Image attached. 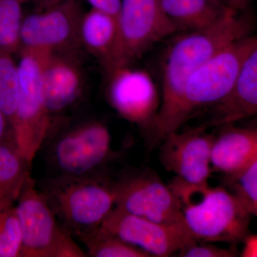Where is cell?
Masks as SVG:
<instances>
[{
    "mask_svg": "<svg viewBox=\"0 0 257 257\" xmlns=\"http://www.w3.org/2000/svg\"><path fill=\"white\" fill-rule=\"evenodd\" d=\"M184 221L197 241L236 245L250 234L251 214L234 193L222 187L196 185L176 177L169 184Z\"/></svg>",
    "mask_w": 257,
    "mask_h": 257,
    "instance_id": "obj_2",
    "label": "cell"
},
{
    "mask_svg": "<svg viewBox=\"0 0 257 257\" xmlns=\"http://www.w3.org/2000/svg\"><path fill=\"white\" fill-rule=\"evenodd\" d=\"M246 209L257 204V158L229 182Z\"/></svg>",
    "mask_w": 257,
    "mask_h": 257,
    "instance_id": "obj_24",
    "label": "cell"
},
{
    "mask_svg": "<svg viewBox=\"0 0 257 257\" xmlns=\"http://www.w3.org/2000/svg\"><path fill=\"white\" fill-rule=\"evenodd\" d=\"M83 15L76 0H64L50 9L23 19L20 50L57 53L80 42Z\"/></svg>",
    "mask_w": 257,
    "mask_h": 257,
    "instance_id": "obj_11",
    "label": "cell"
},
{
    "mask_svg": "<svg viewBox=\"0 0 257 257\" xmlns=\"http://www.w3.org/2000/svg\"><path fill=\"white\" fill-rule=\"evenodd\" d=\"M9 127L11 130L9 121L0 108V144L4 143V140Z\"/></svg>",
    "mask_w": 257,
    "mask_h": 257,
    "instance_id": "obj_29",
    "label": "cell"
},
{
    "mask_svg": "<svg viewBox=\"0 0 257 257\" xmlns=\"http://www.w3.org/2000/svg\"><path fill=\"white\" fill-rule=\"evenodd\" d=\"M40 190L60 224L78 240L99 229L115 207L113 183L104 175H57Z\"/></svg>",
    "mask_w": 257,
    "mask_h": 257,
    "instance_id": "obj_3",
    "label": "cell"
},
{
    "mask_svg": "<svg viewBox=\"0 0 257 257\" xmlns=\"http://www.w3.org/2000/svg\"><path fill=\"white\" fill-rule=\"evenodd\" d=\"M256 44L257 35L250 34L236 40L213 56L189 77L179 108V128L195 111L216 105L229 96L243 61Z\"/></svg>",
    "mask_w": 257,
    "mask_h": 257,
    "instance_id": "obj_6",
    "label": "cell"
},
{
    "mask_svg": "<svg viewBox=\"0 0 257 257\" xmlns=\"http://www.w3.org/2000/svg\"><path fill=\"white\" fill-rule=\"evenodd\" d=\"M256 158V128H229L214 139L211 168L224 175L229 182Z\"/></svg>",
    "mask_w": 257,
    "mask_h": 257,
    "instance_id": "obj_15",
    "label": "cell"
},
{
    "mask_svg": "<svg viewBox=\"0 0 257 257\" xmlns=\"http://www.w3.org/2000/svg\"><path fill=\"white\" fill-rule=\"evenodd\" d=\"M251 27L249 17L231 10L216 23L191 30L172 44L164 62L162 99L149 146H156L179 130V108L189 77L225 47L250 35Z\"/></svg>",
    "mask_w": 257,
    "mask_h": 257,
    "instance_id": "obj_1",
    "label": "cell"
},
{
    "mask_svg": "<svg viewBox=\"0 0 257 257\" xmlns=\"http://www.w3.org/2000/svg\"><path fill=\"white\" fill-rule=\"evenodd\" d=\"M99 229L146 251L167 257L197 243L186 224H163L114 207Z\"/></svg>",
    "mask_w": 257,
    "mask_h": 257,
    "instance_id": "obj_10",
    "label": "cell"
},
{
    "mask_svg": "<svg viewBox=\"0 0 257 257\" xmlns=\"http://www.w3.org/2000/svg\"><path fill=\"white\" fill-rule=\"evenodd\" d=\"M24 0H0V51L13 54L20 48Z\"/></svg>",
    "mask_w": 257,
    "mask_h": 257,
    "instance_id": "obj_22",
    "label": "cell"
},
{
    "mask_svg": "<svg viewBox=\"0 0 257 257\" xmlns=\"http://www.w3.org/2000/svg\"><path fill=\"white\" fill-rule=\"evenodd\" d=\"M243 246L241 252L242 257H257V234H249L243 240Z\"/></svg>",
    "mask_w": 257,
    "mask_h": 257,
    "instance_id": "obj_27",
    "label": "cell"
},
{
    "mask_svg": "<svg viewBox=\"0 0 257 257\" xmlns=\"http://www.w3.org/2000/svg\"><path fill=\"white\" fill-rule=\"evenodd\" d=\"M47 53L50 52L21 50L18 64L20 95L12 135L18 151L31 164L50 130V114L42 103L40 92L42 66Z\"/></svg>",
    "mask_w": 257,
    "mask_h": 257,
    "instance_id": "obj_7",
    "label": "cell"
},
{
    "mask_svg": "<svg viewBox=\"0 0 257 257\" xmlns=\"http://www.w3.org/2000/svg\"><path fill=\"white\" fill-rule=\"evenodd\" d=\"M114 46L103 66L109 74L128 67L157 42L180 31L160 0H121Z\"/></svg>",
    "mask_w": 257,
    "mask_h": 257,
    "instance_id": "obj_5",
    "label": "cell"
},
{
    "mask_svg": "<svg viewBox=\"0 0 257 257\" xmlns=\"http://www.w3.org/2000/svg\"><path fill=\"white\" fill-rule=\"evenodd\" d=\"M113 187L115 207L160 224H186L175 194L151 171L125 175Z\"/></svg>",
    "mask_w": 257,
    "mask_h": 257,
    "instance_id": "obj_9",
    "label": "cell"
},
{
    "mask_svg": "<svg viewBox=\"0 0 257 257\" xmlns=\"http://www.w3.org/2000/svg\"><path fill=\"white\" fill-rule=\"evenodd\" d=\"M15 202H0V257L20 256L22 231Z\"/></svg>",
    "mask_w": 257,
    "mask_h": 257,
    "instance_id": "obj_23",
    "label": "cell"
},
{
    "mask_svg": "<svg viewBox=\"0 0 257 257\" xmlns=\"http://www.w3.org/2000/svg\"><path fill=\"white\" fill-rule=\"evenodd\" d=\"M82 77L77 66L57 53H47L42 63L40 92L50 113L59 112L72 105L82 94Z\"/></svg>",
    "mask_w": 257,
    "mask_h": 257,
    "instance_id": "obj_14",
    "label": "cell"
},
{
    "mask_svg": "<svg viewBox=\"0 0 257 257\" xmlns=\"http://www.w3.org/2000/svg\"><path fill=\"white\" fill-rule=\"evenodd\" d=\"M17 202L22 231L20 256H86L57 219L30 175L25 179Z\"/></svg>",
    "mask_w": 257,
    "mask_h": 257,
    "instance_id": "obj_4",
    "label": "cell"
},
{
    "mask_svg": "<svg viewBox=\"0 0 257 257\" xmlns=\"http://www.w3.org/2000/svg\"><path fill=\"white\" fill-rule=\"evenodd\" d=\"M183 257H232L236 253L232 249L219 247L213 244H195L189 246L179 253Z\"/></svg>",
    "mask_w": 257,
    "mask_h": 257,
    "instance_id": "obj_25",
    "label": "cell"
},
{
    "mask_svg": "<svg viewBox=\"0 0 257 257\" xmlns=\"http://www.w3.org/2000/svg\"><path fill=\"white\" fill-rule=\"evenodd\" d=\"M20 89L18 64L12 54L0 51V108L9 121L10 127L16 114Z\"/></svg>",
    "mask_w": 257,
    "mask_h": 257,
    "instance_id": "obj_20",
    "label": "cell"
},
{
    "mask_svg": "<svg viewBox=\"0 0 257 257\" xmlns=\"http://www.w3.org/2000/svg\"><path fill=\"white\" fill-rule=\"evenodd\" d=\"M30 165L15 145L0 144V202H17Z\"/></svg>",
    "mask_w": 257,
    "mask_h": 257,
    "instance_id": "obj_19",
    "label": "cell"
},
{
    "mask_svg": "<svg viewBox=\"0 0 257 257\" xmlns=\"http://www.w3.org/2000/svg\"><path fill=\"white\" fill-rule=\"evenodd\" d=\"M114 155L109 128L99 121H89L57 138L49 158L57 175L84 177L102 175L101 169Z\"/></svg>",
    "mask_w": 257,
    "mask_h": 257,
    "instance_id": "obj_8",
    "label": "cell"
},
{
    "mask_svg": "<svg viewBox=\"0 0 257 257\" xmlns=\"http://www.w3.org/2000/svg\"><path fill=\"white\" fill-rule=\"evenodd\" d=\"M167 16L182 30L206 28L231 10L221 0H160Z\"/></svg>",
    "mask_w": 257,
    "mask_h": 257,
    "instance_id": "obj_17",
    "label": "cell"
},
{
    "mask_svg": "<svg viewBox=\"0 0 257 257\" xmlns=\"http://www.w3.org/2000/svg\"><path fill=\"white\" fill-rule=\"evenodd\" d=\"M215 137L204 126L171 133L162 140L160 160L165 170L184 182L207 185L211 170V150Z\"/></svg>",
    "mask_w": 257,
    "mask_h": 257,
    "instance_id": "obj_13",
    "label": "cell"
},
{
    "mask_svg": "<svg viewBox=\"0 0 257 257\" xmlns=\"http://www.w3.org/2000/svg\"><path fill=\"white\" fill-rule=\"evenodd\" d=\"M93 9L112 15L117 18L121 9V0H87Z\"/></svg>",
    "mask_w": 257,
    "mask_h": 257,
    "instance_id": "obj_26",
    "label": "cell"
},
{
    "mask_svg": "<svg viewBox=\"0 0 257 257\" xmlns=\"http://www.w3.org/2000/svg\"><path fill=\"white\" fill-rule=\"evenodd\" d=\"M94 257H150L146 251L126 243L117 236L98 229L79 240Z\"/></svg>",
    "mask_w": 257,
    "mask_h": 257,
    "instance_id": "obj_21",
    "label": "cell"
},
{
    "mask_svg": "<svg viewBox=\"0 0 257 257\" xmlns=\"http://www.w3.org/2000/svg\"><path fill=\"white\" fill-rule=\"evenodd\" d=\"M215 106L208 126L229 124L257 115V44L243 61L232 91Z\"/></svg>",
    "mask_w": 257,
    "mask_h": 257,
    "instance_id": "obj_16",
    "label": "cell"
},
{
    "mask_svg": "<svg viewBox=\"0 0 257 257\" xmlns=\"http://www.w3.org/2000/svg\"><path fill=\"white\" fill-rule=\"evenodd\" d=\"M247 210L249 211L251 215L256 216L257 217V204L256 205L251 206L247 208Z\"/></svg>",
    "mask_w": 257,
    "mask_h": 257,
    "instance_id": "obj_30",
    "label": "cell"
},
{
    "mask_svg": "<svg viewBox=\"0 0 257 257\" xmlns=\"http://www.w3.org/2000/svg\"><path fill=\"white\" fill-rule=\"evenodd\" d=\"M116 32V18L92 8L81 20L79 40L90 53L103 62L114 46Z\"/></svg>",
    "mask_w": 257,
    "mask_h": 257,
    "instance_id": "obj_18",
    "label": "cell"
},
{
    "mask_svg": "<svg viewBox=\"0 0 257 257\" xmlns=\"http://www.w3.org/2000/svg\"><path fill=\"white\" fill-rule=\"evenodd\" d=\"M108 76V99L111 105L125 119L143 127L150 138L161 104L150 76L128 67L114 69Z\"/></svg>",
    "mask_w": 257,
    "mask_h": 257,
    "instance_id": "obj_12",
    "label": "cell"
},
{
    "mask_svg": "<svg viewBox=\"0 0 257 257\" xmlns=\"http://www.w3.org/2000/svg\"><path fill=\"white\" fill-rule=\"evenodd\" d=\"M221 1L228 8L239 13L246 10L249 3V0H221Z\"/></svg>",
    "mask_w": 257,
    "mask_h": 257,
    "instance_id": "obj_28",
    "label": "cell"
}]
</instances>
